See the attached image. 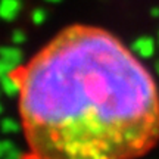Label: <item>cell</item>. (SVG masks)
Returning a JSON list of instances; mask_svg holds the SVG:
<instances>
[{"label":"cell","mask_w":159,"mask_h":159,"mask_svg":"<svg viewBox=\"0 0 159 159\" xmlns=\"http://www.w3.org/2000/svg\"><path fill=\"white\" fill-rule=\"evenodd\" d=\"M0 144H2V149H3V153L5 155L7 153V152H11L12 149L15 148L11 140H0Z\"/></svg>","instance_id":"obj_11"},{"label":"cell","mask_w":159,"mask_h":159,"mask_svg":"<svg viewBox=\"0 0 159 159\" xmlns=\"http://www.w3.org/2000/svg\"><path fill=\"white\" fill-rule=\"evenodd\" d=\"M3 158H5V159H22L24 155L21 153V150H19V149L13 148L11 152H7V153L3 156Z\"/></svg>","instance_id":"obj_10"},{"label":"cell","mask_w":159,"mask_h":159,"mask_svg":"<svg viewBox=\"0 0 159 159\" xmlns=\"http://www.w3.org/2000/svg\"><path fill=\"white\" fill-rule=\"evenodd\" d=\"M0 57L11 63L19 65V63L22 62L24 55H22V52H21V49H18V47H6V46H2L0 47Z\"/></svg>","instance_id":"obj_5"},{"label":"cell","mask_w":159,"mask_h":159,"mask_svg":"<svg viewBox=\"0 0 159 159\" xmlns=\"http://www.w3.org/2000/svg\"><path fill=\"white\" fill-rule=\"evenodd\" d=\"M0 18H2V16H0Z\"/></svg>","instance_id":"obj_17"},{"label":"cell","mask_w":159,"mask_h":159,"mask_svg":"<svg viewBox=\"0 0 159 159\" xmlns=\"http://www.w3.org/2000/svg\"><path fill=\"white\" fill-rule=\"evenodd\" d=\"M25 40H27V35H25L24 31H21V30L13 31V34H12V41H13L15 44H22Z\"/></svg>","instance_id":"obj_9"},{"label":"cell","mask_w":159,"mask_h":159,"mask_svg":"<svg viewBox=\"0 0 159 159\" xmlns=\"http://www.w3.org/2000/svg\"><path fill=\"white\" fill-rule=\"evenodd\" d=\"M155 68H156V71H158V74H159V62L155 65Z\"/></svg>","instance_id":"obj_15"},{"label":"cell","mask_w":159,"mask_h":159,"mask_svg":"<svg viewBox=\"0 0 159 159\" xmlns=\"http://www.w3.org/2000/svg\"><path fill=\"white\" fill-rule=\"evenodd\" d=\"M0 85H2V91L9 97H13L16 94L19 96V93H21V83L15 75L12 74L2 77L0 78Z\"/></svg>","instance_id":"obj_3"},{"label":"cell","mask_w":159,"mask_h":159,"mask_svg":"<svg viewBox=\"0 0 159 159\" xmlns=\"http://www.w3.org/2000/svg\"><path fill=\"white\" fill-rule=\"evenodd\" d=\"M21 2L19 0H0V16L2 19L12 21L19 12Z\"/></svg>","instance_id":"obj_4"},{"label":"cell","mask_w":159,"mask_h":159,"mask_svg":"<svg viewBox=\"0 0 159 159\" xmlns=\"http://www.w3.org/2000/svg\"><path fill=\"white\" fill-rule=\"evenodd\" d=\"M0 128L5 134H13V133H18L21 131V125L18 124L15 119L12 118H3L2 122H0Z\"/></svg>","instance_id":"obj_6"},{"label":"cell","mask_w":159,"mask_h":159,"mask_svg":"<svg viewBox=\"0 0 159 159\" xmlns=\"http://www.w3.org/2000/svg\"><path fill=\"white\" fill-rule=\"evenodd\" d=\"M12 75L22 159H137L159 140L153 77L106 31L69 27Z\"/></svg>","instance_id":"obj_1"},{"label":"cell","mask_w":159,"mask_h":159,"mask_svg":"<svg viewBox=\"0 0 159 159\" xmlns=\"http://www.w3.org/2000/svg\"><path fill=\"white\" fill-rule=\"evenodd\" d=\"M150 15H152L153 18H159V7H153L152 12H150Z\"/></svg>","instance_id":"obj_12"},{"label":"cell","mask_w":159,"mask_h":159,"mask_svg":"<svg viewBox=\"0 0 159 159\" xmlns=\"http://www.w3.org/2000/svg\"><path fill=\"white\" fill-rule=\"evenodd\" d=\"M2 109H3V106H2V103H0V114H2Z\"/></svg>","instance_id":"obj_16"},{"label":"cell","mask_w":159,"mask_h":159,"mask_svg":"<svg viewBox=\"0 0 159 159\" xmlns=\"http://www.w3.org/2000/svg\"><path fill=\"white\" fill-rule=\"evenodd\" d=\"M131 49L136 52L140 57L149 59L153 56L155 53V41L152 37H139L137 40L133 41Z\"/></svg>","instance_id":"obj_2"},{"label":"cell","mask_w":159,"mask_h":159,"mask_svg":"<svg viewBox=\"0 0 159 159\" xmlns=\"http://www.w3.org/2000/svg\"><path fill=\"white\" fill-rule=\"evenodd\" d=\"M2 156H5V153H3V149H2V144H0V158Z\"/></svg>","instance_id":"obj_14"},{"label":"cell","mask_w":159,"mask_h":159,"mask_svg":"<svg viewBox=\"0 0 159 159\" xmlns=\"http://www.w3.org/2000/svg\"><path fill=\"white\" fill-rule=\"evenodd\" d=\"M16 68H18V65L7 62V61H5V59H2V57H0V78H2V77H5V75L12 74Z\"/></svg>","instance_id":"obj_7"},{"label":"cell","mask_w":159,"mask_h":159,"mask_svg":"<svg viewBox=\"0 0 159 159\" xmlns=\"http://www.w3.org/2000/svg\"><path fill=\"white\" fill-rule=\"evenodd\" d=\"M47 3H61L62 0H46Z\"/></svg>","instance_id":"obj_13"},{"label":"cell","mask_w":159,"mask_h":159,"mask_svg":"<svg viewBox=\"0 0 159 159\" xmlns=\"http://www.w3.org/2000/svg\"><path fill=\"white\" fill-rule=\"evenodd\" d=\"M46 18H47V13H46V11L41 9V7L35 9V11L33 12V15H31V19H33V22H34L35 25H41V24L46 21Z\"/></svg>","instance_id":"obj_8"}]
</instances>
